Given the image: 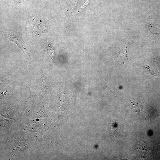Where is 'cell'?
I'll return each mask as SVG.
<instances>
[{"label": "cell", "mask_w": 160, "mask_h": 160, "mask_svg": "<svg viewBox=\"0 0 160 160\" xmlns=\"http://www.w3.org/2000/svg\"><path fill=\"white\" fill-rule=\"evenodd\" d=\"M4 36L8 41L16 44L23 52L26 53L29 56L27 52L23 38L20 33L15 31L9 32L4 34Z\"/></svg>", "instance_id": "1"}, {"label": "cell", "mask_w": 160, "mask_h": 160, "mask_svg": "<svg viewBox=\"0 0 160 160\" xmlns=\"http://www.w3.org/2000/svg\"><path fill=\"white\" fill-rule=\"evenodd\" d=\"M143 67L145 69L148 70L149 73L152 75L156 77L160 76V72L155 68L150 67L147 65H144Z\"/></svg>", "instance_id": "2"}, {"label": "cell", "mask_w": 160, "mask_h": 160, "mask_svg": "<svg viewBox=\"0 0 160 160\" xmlns=\"http://www.w3.org/2000/svg\"><path fill=\"white\" fill-rule=\"evenodd\" d=\"M131 103L133 106V108L135 109L136 112H140L142 106L138 104L136 102L130 100Z\"/></svg>", "instance_id": "3"}, {"label": "cell", "mask_w": 160, "mask_h": 160, "mask_svg": "<svg viewBox=\"0 0 160 160\" xmlns=\"http://www.w3.org/2000/svg\"><path fill=\"white\" fill-rule=\"evenodd\" d=\"M158 55L159 57V59L160 60V49L159 48L158 50Z\"/></svg>", "instance_id": "4"}]
</instances>
